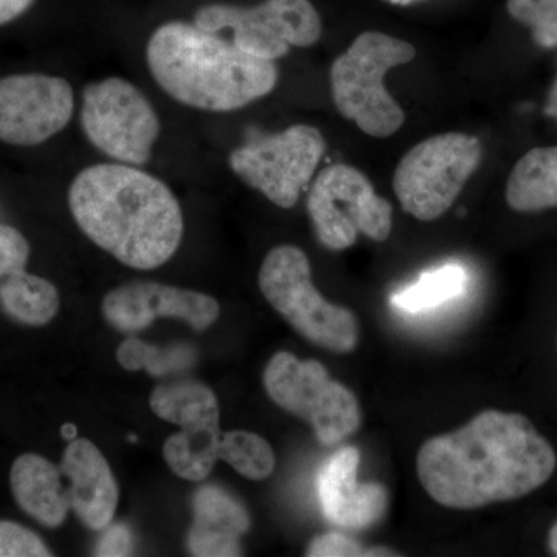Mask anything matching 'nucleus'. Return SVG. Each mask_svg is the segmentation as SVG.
Returning a JSON list of instances; mask_svg holds the SVG:
<instances>
[{
	"instance_id": "32",
	"label": "nucleus",
	"mask_w": 557,
	"mask_h": 557,
	"mask_svg": "<svg viewBox=\"0 0 557 557\" xmlns=\"http://www.w3.org/2000/svg\"><path fill=\"white\" fill-rule=\"evenodd\" d=\"M548 548L552 549L553 555L557 556V522L549 530Z\"/></svg>"
},
{
	"instance_id": "6",
	"label": "nucleus",
	"mask_w": 557,
	"mask_h": 557,
	"mask_svg": "<svg viewBox=\"0 0 557 557\" xmlns=\"http://www.w3.org/2000/svg\"><path fill=\"white\" fill-rule=\"evenodd\" d=\"M263 386L274 405L310 424L322 446L339 445L361 428L357 395L333 380L317 359L300 361L278 351L267 364Z\"/></svg>"
},
{
	"instance_id": "7",
	"label": "nucleus",
	"mask_w": 557,
	"mask_h": 557,
	"mask_svg": "<svg viewBox=\"0 0 557 557\" xmlns=\"http://www.w3.org/2000/svg\"><path fill=\"white\" fill-rule=\"evenodd\" d=\"M482 156L479 138L458 132L418 143L395 170L394 190L403 211L421 222L442 218L456 203Z\"/></svg>"
},
{
	"instance_id": "17",
	"label": "nucleus",
	"mask_w": 557,
	"mask_h": 557,
	"mask_svg": "<svg viewBox=\"0 0 557 557\" xmlns=\"http://www.w3.org/2000/svg\"><path fill=\"white\" fill-rule=\"evenodd\" d=\"M61 475L60 467L38 454H24L11 467L10 485L17 505L40 525L58 528L67 518L70 502Z\"/></svg>"
},
{
	"instance_id": "28",
	"label": "nucleus",
	"mask_w": 557,
	"mask_h": 557,
	"mask_svg": "<svg viewBox=\"0 0 557 557\" xmlns=\"http://www.w3.org/2000/svg\"><path fill=\"white\" fill-rule=\"evenodd\" d=\"M30 245L13 226L0 225V278L20 273L27 267Z\"/></svg>"
},
{
	"instance_id": "26",
	"label": "nucleus",
	"mask_w": 557,
	"mask_h": 557,
	"mask_svg": "<svg viewBox=\"0 0 557 557\" xmlns=\"http://www.w3.org/2000/svg\"><path fill=\"white\" fill-rule=\"evenodd\" d=\"M309 557H395L399 556L395 549L387 547H364L354 537L339 531L319 534L313 537L307 547Z\"/></svg>"
},
{
	"instance_id": "5",
	"label": "nucleus",
	"mask_w": 557,
	"mask_h": 557,
	"mask_svg": "<svg viewBox=\"0 0 557 557\" xmlns=\"http://www.w3.org/2000/svg\"><path fill=\"white\" fill-rule=\"evenodd\" d=\"M259 288L270 306L314 346L338 355L358 347L357 314L319 293L302 249L295 245L271 249L260 267Z\"/></svg>"
},
{
	"instance_id": "29",
	"label": "nucleus",
	"mask_w": 557,
	"mask_h": 557,
	"mask_svg": "<svg viewBox=\"0 0 557 557\" xmlns=\"http://www.w3.org/2000/svg\"><path fill=\"white\" fill-rule=\"evenodd\" d=\"M106 534L97 545L98 556H129L134 552V537L124 525L106 527Z\"/></svg>"
},
{
	"instance_id": "24",
	"label": "nucleus",
	"mask_w": 557,
	"mask_h": 557,
	"mask_svg": "<svg viewBox=\"0 0 557 557\" xmlns=\"http://www.w3.org/2000/svg\"><path fill=\"white\" fill-rule=\"evenodd\" d=\"M116 359L123 369L131 372L146 370L149 375L161 379L193 368L197 355L193 347L185 344L160 348L143 343L141 339L129 338L120 344Z\"/></svg>"
},
{
	"instance_id": "33",
	"label": "nucleus",
	"mask_w": 557,
	"mask_h": 557,
	"mask_svg": "<svg viewBox=\"0 0 557 557\" xmlns=\"http://www.w3.org/2000/svg\"><path fill=\"white\" fill-rule=\"evenodd\" d=\"M62 437L67 438V440L76 438L75 426H72V424H65V426L62 428Z\"/></svg>"
},
{
	"instance_id": "9",
	"label": "nucleus",
	"mask_w": 557,
	"mask_h": 557,
	"mask_svg": "<svg viewBox=\"0 0 557 557\" xmlns=\"http://www.w3.org/2000/svg\"><path fill=\"white\" fill-rule=\"evenodd\" d=\"M81 126L95 148L119 163H148L161 124L138 87L123 78H106L83 90Z\"/></svg>"
},
{
	"instance_id": "10",
	"label": "nucleus",
	"mask_w": 557,
	"mask_h": 557,
	"mask_svg": "<svg viewBox=\"0 0 557 557\" xmlns=\"http://www.w3.org/2000/svg\"><path fill=\"white\" fill-rule=\"evenodd\" d=\"M194 24L211 33L231 32L240 50L267 61L285 57L292 47L314 46L322 35L310 0H265L249 9L211 3L197 11Z\"/></svg>"
},
{
	"instance_id": "15",
	"label": "nucleus",
	"mask_w": 557,
	"mask_h": 557,
	"mask_svg": "<svg viewBox=\"0 0 557 557\" xmlns=\"http://www.w3.org/2000/svg\"><path fill=\"white\" fill-rule=\"evenodd\" d=\"M60 469L70 482V509L81 522L95 531L109 527L119 507L120 490L101 450L90 440H70Z\"/></svg>"
},
{
	"instance_id": "20",
	"label": "nucleus",
	"mask_w": 557,
	"mask_h": 557,
	"mask_svg": "<svg viewBox=\"0 0 557 557\" xmlns=\"http://www.w3.org/2000/svg\"><path fill=\"white\" fill-rule=\"evenodd\" d=\"M60 306V293L47 278L25 270L0 278V307L21 324L42 327L53 321Z\"/></svg>"
},
{
	"instance_id": "30",
	"label": "nucleus",
	"mask_w": 557,
	"mask_h": 557,
	"mask_svg": "<svg viewBox=\"0 0 557 557\" xmlns=\"http://www.w3.org/2000/svg\"><path fill=\"white\" fill-rule=\"evenodd\" d=\"M33 3L35 0H0V25L17 20Z\"/></svg>"
},
{
	"instance_id": "31",
	"label": "nucleus",
	"mask_w": 557,
	"mask_h": 557,
	"mask_svg": "<svg viewBox=\"0 0 557 557\" xmlns=\"http://www.w3.org/2000/svg\"><path fill=\"white\" fill-rule=\"evenodd\" d=\"M545 113L552 119L557 120V79L553 84L552 90H549L547 106H545Z\"/></svg>"
},
{
	"instance_id": "22",
	"label": "nucleus",
	"mask_w": 557,
	"mask_h": 557,
	"mask_svg": "<svg viewBox=\"0 0 557 557\" xmlns=\"http://www.w3.org/2000/svg\"><path fill=\"white\" fill-rule=\"evenodd\" d=\"M468 285L467 270L457 263L438 267L428 271L418 278L416 284L399 289L392 296L395 309L420 313L437 309L448 300L457 298L465 292Z\"/></svg>"
},
{
	"instance_id": "23",
	"label": "nucleus",
	"mask_w": 557,
	"mask_h": 557,
	"mask_svg": "<svg viewBox=\"0 0 557 557\" xmlns=\"http://www.w3.org/2000/svg\"><path fill=\"white\" fill-rule=\"evenodd\" d=\"M219 460L226 461L242 478L255 482L271 478L276 469V456L270 443L248 431L222 432Z\"/></svg>"
},
{
	"instance_id": "19",
	"label": "nucleus",
	"mask_w": 557,
	"mask_h": 557,
	"mask_svg": "<svg viewBox=\"0 0 557 557\" xmlns=\"http://www.w3.org/2000/svg\"><path fill=\"white\" fill-rule=\"evenodd\" d=\"M152 412L182 429L220 424L218 397L199 381L183 380L156 387L149 398Z\"/></svg>"
},
{
	"instance_id": "14",
	"label": "nucleus",
	"mask_w": 557,
	"mask_h": 557,
	"mask_svg": "<svg viewBox=\"0 0 557 557\" xmlns=\"http://www.w3.org/2000/svg\"><path fill=\"white\" fill-rule=\"evenodd\" d=\"M361 453L344 446L322 465L318 475V496L322 515L343 530H368L384 519L387 511L386 486L359 482Z\"/></svg>"
},
{
	"instance_id": "1",
	"label": "nucleus",
	"mask_w": 557,
	"mask_h": 557,
	"mask_svg": "<svg viewBox=\"0 0 557 557\" xmlns=\"http://www.w3.org/2000/svg\"><path fill=\"white\" fill-rule=\"evenodd\" d=\"M556 467L555 448L525 416L496 409L426 440L417 454L418 480L429 497L463 511L525 497Z\"/></svg>"
},
{
	"instance_id": "25",
	"label": "nucleus",
	"mask_w": 557,
	"mask_h": 557,
	"mask_svg": "<svg viewBox=\"0 0 557 557\" xmlns=\"http://www.w3.org/2000/svg\"><path fill=\"white\" fill-rule=\"evenodd\" d=\"M507 10L512 20L530 28L537 46H557V0H508Z\"/></svg>"
},
{
	"instance_id": "4",
	"label": "nucleus",
	"mask_w": 557,
	"mask_h": 557,
	"mask_svg": "<svg viewBox=\"0 0 557 557\" xmlns=\"http://www.w3.org/2000/svg\"><path fill=\"white\" fill-rule=\"evenodd\" d=\"M417 50L406 40L380 32H364L330 69L333 101L344 119L373 138L397 134L405 110L391 97L384 78L391 69L416 60Z\"/></svg>"
},
{
	"instance_id": "27",
	"label": "nucleus",
	"mask_w": 557,
	"mask_h": 557,
	"mask_svg": "<svg viewBox=\"0 0 557 557\" xmlns=\"http://www.w3.org/2000/svg\"><path fill=\"white\" fill-rule=\"evenodd\" d=\"M50 548L38 534L20 523L0 520V557H47Z\"/></svg>"
},
{
	"instance_id": "8",
	"label": "nucleus",
	"mask_w": 557,
	"mask_h": 557,
	"mask_svg": "<svg viewBox=\"0 0 557 557\" xmlns=\"http://www.w3.org/2000/svg\"><path fill=\"white\" fill-rule=\"evenodd\" d=\"M307 209L319 242L330 251L357 244L359 234L386 242L394 226V208L380 197L369 178L348 164H332L311 185Z\"/></svg>"
},
{
	"instance_id": "2",
	"label": "nucleus",
	"mask_w": 557,
	"mask_h": 557,
	"mask_svg": "<svg viewBox=\"0 0 557 557\" xmlns=\"http://www.w3.org/2000/svg\"><path fill=\"white\" fill-rule=\"evenodd\" d=\"M81 231L124 265L153 270L182 244L183 212L161 180L132 164H94L69 189Z\"/></svg>"
},
{
	"instance_id": "3",
	"label": "nucleus",
	"mask_w": 557,
	"mask_h": 557,
	"mask_svg": "<svg viewBox=\"0 0 557 557\" xmlns=\"http://www.w3.org/2000/svg\"><path fill=\"white\" fill-rule=\"evenodd\" d=\"M146 60L153 79L180 104L233 112L267 97L276 87L274 61L240 50L219 33L171 21L152 33Z\"/></svg>"
},
{
	"instance_id": "21",
	"label": "nucleus",
	"mask_w": 557,
	"mask_h": 557,
	"mask_svg": "<svg viewBox=\"0 0 557 557\" xmlns=\"http://www.w3.org/2000/svg\"><path fill=\"white\" fill-rule=\"evenodd\" d=\"M220 424L182 429L163 446L168 467L178 478L201 482L209 478L219 460Z\"/></svg>"
},
{
	"instance_id": "13",
	"label": "nucleus",
	"mask_w": 557,
	"mask_h": 557,
	"mask_svg": "<svg viewBox=\"0 0 557 557\" xmlns=\"http://www.w3.org/2000/svg\"><path fill=\"white\" fill-rule=\"evenodd\" d=\"M102 314L121 333L141 332L160 318L182 319L190 329L203 332L218 321L220 306L211 296L194 289L132 282L106 295Z\"/></svg>"
},
{
	"instance_id": "11",
	"label": "nucleus",
	"mask_w": 557,
	"mask_h": 557,
	"mask_svg": "<svg viewBox=\"0 0 557 557\" xmlns=\"http://www.w3.org/2000/svg\"><path fill=\"white\" fill-rule=\"evenodd\" d=\"M324 152L321 132L309 124H296L234 149L230 153V168L271 203L289 209L298 203Z\"/></svg>"
},
{
	"instance_id": "34",
	"label": "nucleus",
	"mask_w": 557,
	"mask_h": 557,
	"mask_svg": "<svg viewBox=\"0 0 557 557\" xmlns=\"http://www.w3.org/2000/svg\"><path fill=\"white\" fill-rule=\"evenodd\" d=\"M384 2L391 3V5L408 7L412 3L420 2V0H384Z\"/></svg>"
},
{
	"instance_id": "12",
	"label": "nucleus",
	"mask_w": 557,
	"mask_h": 557,
	"mask_svg": "<svg viewBox=\"0 0 557 557\" xmlns=\"http://www.w3.org/2000/svg\"><path fill=\"white\" fill-rule=\"evenodd\" d=\"M75 110L72 86L60 76L27 73L0 78V139L36 146L65 129Z\"/></svg>"
},
{
	"instance_id": "18",
	"label": "nucleus",
	"mask_w": 557,
	"mask_h": 557,
	"mask_svg": "<svg viewBox=\"0 0 557 557\" xmlns=\"http://www.w3.org/2000/svg\"><path fill=\"white\" fill-rule=\"evenodd\" d=\"M505 199L516 212L557 208V146L528 150L509 174Z\"/></svg>"
},
{
	"instance_id": "16",
	"label": "nucleus",
	"mask_w": 557,
	"mask_h": 557,
	"mask_svg": "<svg viewBox=\"0 0 557 557\" xmlns=\"http://www.w3.org/2000/svg\"><path fill=\"white\" fill-rule=\"evenodd\" d=\"M194 523L188 533L190 555L199 557L242 556L240 537L251 528L247 508L228 491L201 486L193 497Z\"/></svg>"
}]
</instances>
